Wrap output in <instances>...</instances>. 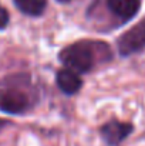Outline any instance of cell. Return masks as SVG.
I'll use <instances>...</instances> for the list:
<instances>
[{
    "mask_svg": "<svg viewBox=\"0 0 145 146\" xmlns=\"http://www.w3.org/2000/svg\"><path fill=\"white\" fill-rule=\"evenodd\" d=\"M111 58L110 46L97 40L76 41L60 51L58 60L78 74H86L96 67L97 62Z\"/></svg>",
    "mask_w": 145,
    "mask_h": 146,
    "instance_id": "obj_1",
    "label": "cell"
},
{
    "mask_svg": "<svg viewBox=\"0 0 145 146\" xmlns=\"http://www.w3.org/2000/svg\"><path fill=\"white\" fill-rule=\"evenodd\" d=\"M33 104L29 92L19 87H7L0 90V111L4 113L19 115L26 112Z\"/></svg>",
    "mask_w": 145,
    "mask_h": 146,
    "instance_id": "obj_2",
    "label": "cell"
},
{
    "mask_svg": "<svg viewBox=\"0 0 145 146\" xmlns=\"http://www.w3.org/2000/svg\"><path fill=\"white\" fill-rule=\"evenodd\" d=\"M117 48L122 57L132 55L145 48V20L140 21L118 37Z\"/></svg>",
    "mask_w": 145,
    "mask_h": 146,
    "instance_id": "obj_3",
    "label": "cell"
},
{
    "mask_svg": "<svg viewBox=\"0 0 145 146\" xmlns=\"http://www.w3.org/2000/svg\"><path fill=\"white\" fill-rule=\"evenodd\" d=\"M134 132V125L130 122H121L111 119L100 128V135L108 146H118Z\"/></svg>",
    "mask_w": 145,
    "mask_h": 146,
    "instance_id": "obj_4",
    "label": "cell"
},
{
    "mask_svg": "<svg viewBox=\"0 0 145 146\" xmlns=\"http://www.w3.org/2000/svg\"><path fill=\"white\" fill-rule=\"evenodd\" d=\"M55 82L58 90L65 95H76L83 87V80L80 74L67 67L58 70L55 75Z\"/></svg>",
    "mask_w": 145,
    "mask_h": 146,
    "instance_id": "obj_5",
    "label": "cell"
},
{
    "mask_svg": "<svg viewBox=\"0 0 145 146\" xmlns=\"http://www.w3.org/2000/svg\"><path fill=\"white\" fill-rule=\"evenodd\" d=\"M107 6L117 17L128 21L140 11L141 0H107Z\"/></svg>",
    "mask_w": 145,
    "mask_h": 146,
    "instance_id": "obj_6",
    "label": "cell"
},
{
    "mask_svg": "<svg viewBox=\"0 0 145 146\" xmlns=\"http://www.w3.org/2000/svg\"><path fill=\"white\" fill-rule=\"evenodd\" d=\"M14 4L21 13L37 17L44 13L47 1L46 0H14Z\"/></svg>",
    "mask_w": 145,
    "mask_h": 146,
    "instance_id": "obj_7",
    "label": "cell"
},
{
    "mask_svg": "<svg viewBox=\"0 0 145 146\" xmlns=\"http://www.w3.org/2000/svg\"><path fill=\"white\" fill-rule=\"evenodd\" d=\"M9 11L4 9V7H1L0 6V30L1 29H4L7 24H9Z\"/></svg>",
    "mask_w": 145,
    "mask_h": 146,
    "instance_id": "obj_8",
    "label": "cell"
},
{
    "mask_svg": "<svg viewBox=\"0 0 145 146\" xmlns=\"http://www.w3.org/2000/svg\"><path fill=\"white\" fill-rule=\"evenodd\" d=\"M7 123H9V122H7V121H4V119H0V129H1V128H3V126H6V125H7Z\"/></svg>",
    "mask_w": 145,
    "mask_h": 146,
    "instance_id": "obj_9",
    "label": "cell"
},
{
    "mask_svg": "<svg viewBox=\"0 0 145 146\" xmlns=\"http://www.w3.org/2000/svg\"><path fill=\"white\" fill-rule=\"evenodd\" d=\"M58 1H61V3H65V1H70V0H58Z\"/></svg>",
    "mask_w": 145,
    "mask_h": 146,
    "instance_id": "obj_10",
    "label": "cell"
}]
</instances>
